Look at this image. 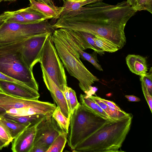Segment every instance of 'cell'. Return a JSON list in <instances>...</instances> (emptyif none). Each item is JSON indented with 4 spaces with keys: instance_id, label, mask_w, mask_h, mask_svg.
<instances>
[{
    "instance_id": "7",
    "label": "cell",
    "mask_w": 152,
    "mask_h": 152,
    "mask_svg": "<svg viewBox=\"0 0 152 152\" xmlns=\"http://www.w3.org/2000/svg\"><path fill=\"white\" fill-rule=\"evenodd\" d=\"M52 34H49L45 41L40 63L41 68L63 92L67 86L66 76L52 40Z\"/></svg>"
},
{
    "instance_id": "12",
    "label": "cell",
    "mask_w": 152,
    "mask_h": 152,
    "mask_svg": "<svg viewBox=\"0 0 152 152\" xmlns=\"http://www.w3.org/2000/svg\"><path fill=\"white\" fill-rule=\"evenodd\" d=\"M41 69L43 81L54 101L63 114L70 119L71 114L63 92L49 77L44 70L42 68Z\"/></svg>"
},
{
    "instance_id": "16",
    "label": "cell",
    "mask_w": 152,
    "mask_h": 152,
    "mask_svg": "<svg viewBox=\"0 0 152 152\" xmlns=\"http://www.w3.org/2000/svg\"><path fill=\"white\" fill-rule=\"evenodd\" d=\"M80 103L86 109L95 114L106 119L112 120L103 110L86 94H81L80 96Z\"/></svg>"
},
{
    "instance_id": "30",
    "label": "cell",
    "mask_w": 152,
    "mask_h": 152,
    "mask_svg": "<svg viewBox=\"0 0 152 152\" xmlns=\"http://www.w3.org/2000/svg\"><path fill=\"white\" fill-rule=\"evenodd\" d=\"M49 147L44 144L34 142L30 152H46Z\"/></svg>"
},
{
    "instance_id": "23",
    "label": "cell",
    "mask_w": 152,
    "mask_h": 152,
    "mask_svg": "<svg viewBox=\"0 0 152 152\" xmlns=\"http://www.w3.org/2000/svg\"><path fill=\"white\" fill-rule=\"evenodd\" d=\"M52 116L58 125L63 131L68 133L70 124V119L66 117L57 106L53 111Z\"/></svg>"
},
{
    "instance_id": "31",
    "label": "cell",
    "mask_w": 152,
    "mask_h": 152,
    "mask_svg": "<svg viewBox=\"0 0 152 152\" xmlns=\"http://www.w3.org/2000/svg\"><path fill=\"white\" fill-rule=\"evenodd\" d=\"M0 80L11 82L24 87L30 88L24 83L13 79L1 72H0Z\"/></svg>"
},
{
    "instance_id": "3",
    "label": "cell",
    "mask_w": 152,
    "mask_h": 152,
    "mask_svg": "<svg viewBox=\"0 0 152 152\" xmlns=\"http://www.w3.org/2000/svg\"><path fill=\"white\" fill-rule=\"evenodd\" d=\"M52 38L63 65L70 75L78 80L81 90L87 94L92 88L91 85L99 79L80 61V55L70 43L66 29L55 30L52 34Z\"/></svg>"
},
{
    "instance_id": "33",
    "label": "cell",
    "mask_w": 152,
    "mask_h": 152,
    "mask_svg": "<svg viewBox=\"0 0 152 152\" xmlns=\"http://www.w3.org/2000/svg\"><path fill=\"white\" fill-rule=\"evenodd\" d=\"M12 11H6L0 15V24L4 22L11 15Z\"/></svg>"
},
{
    "instance_id": "14",
    "label": "cell",
    "mask_w": 152,
    "mask_h": 152,
    "mask_svg": "<svg viewBox=\"0 0 152 152\" xmlns=\"http://www.w3.org/2000/svg\"><path fill=\"white\" fill-rule=\"evenodd\" d=\"M126 60L132 73L141 76L147 72L148 67L145 58L139 55L129 54L126 57Z\"/></svg>"
},
{
    "instance_id": "37",
    "label": "cell",
    "mask_w": 152,
    "mask_h": 152,
    "mask_svg": "<svg viewBox=\"0 0 152 152\" xmlns=\"http://www.w3.org/2000/svg\"><path fill=\"white\" fill-rule=\"evenodd\" d=\"M43 3L49 5H54V3L53 0H42Z\"/></svg>"
},
{
    "instance_id": "42",
    "label": "cell",
    "mask_w": 152,
    "mask_h": 152,
    "mask_svg": "<svg viewBox=\"0 0 152 152\" xmlns=\"http://www.w3.org/2000/svg\"><path fill=\"white\" fill-rule=\"evenodd\" d=\"M29 0V1L30 0ZM34 0V1H37L41 2H42L43 3L42 1V0Z\"/></svg>"
},
{
    "instance_id": "10",
    "label": "cell",
    "mask_w": 152,
    "mask_h": 152,
    "mask_svg": "<svg viewBox=\"0 0 152 152\" xmlns=\"http://www.w3.org/2000/svg\"><path fill=\"white\" fill-rule=\"evenodd\" d=\"M42 119L26 127L14 139L11 148L13 152H30L34 143L37 126Z\"/></svg>"
},
{
    "instance_id": "13",
    "label": "cell",
    "mask_w": 152,
    "mask_h": 152,
    "mask_svg": "<svg viewBox=\"0 0 152 152\" xmlns=\"http://www.w3.org/2000/svg\"><path fill=\"white\" fill-rule=\"evenodd\" d=\"M48 102L27 99L6 94L0 91V107L6 111L11 108L35 107L44 105Z\"/></svg>"
},
{
    "instance_id": "44",
    "label": "cell",
    "mask_w": 152,
    "mask_h": 152,
    "mask_svg": "<svg viewBox=\"0 0 152 152\" xmlns=\"http://www.w3.org/2000/svg\"><path fill=\"white\" fill-rule=\"evenodd\" d=\"M2 1V0H0V2H1Z\"/></svg>"
},
{
    "instance_id": "9",
    "label": "cell",
    "mask_w": 152,
    "mask_h": 152,
    "mask_svg": "<svg viewBox=\"0 0 152 152\" xmlns=\"http://www.w3.org/2000/svg\"><path fill=\"white\" fill-rule=\"evenodd\" d=\"M62 131L52 115L46 116L37 126L34 143L38 142L50 146Z\"/></svg>"
},
{
    "instance_id": "35",
    "label": "cell",
    "mask_w": 152,
    "mask_h": 152,
    "mask_svg": "<svg viewBox=\"0 0 152 152\" xmlns=\"http://www.w3.org/2000/svg\"><path fill=\"white\" fill-rule=\"evenodd\" d=\"M98 60L95 57L92 58L89 62L91 63L97 69L100 71H103V70L101 65L97 62Z\"/></svg>"
},
{
    "instance_id": "8",
    "label": "cell",
    "mask_w": 152,
    "mask_h": 152,
    "mask_svg": "<svg viewBox=\"0 0 152 152\" xmlns=\"http://www.w3.org/2000/svg\"><path fill=\"white\" fill-rule=\"evenodd\" d=\"M51 33L46 32L35 35L7 45L19 51L25 63L32 70L35 64L40 62L44 43Z\"/></svg>"
},
{
    "instance_id": "20",
    "label": "cell",
    "mask_w": 152,
    "mask_h": 152,
    "mask_svg": "<svg viewBox=\"0 0 152 152\" xmlns=\"http://www.w3.org/2000/svg\"><path fill=\"white\" fill-rule=\"evenodd\" d=\"M0 119L8 129L13 139L28 127L24 124L5 118L3 116Z\"/></svg>"
},
{
    "instance_id": "43",
    "label": "cell",
    "mask_w": 152,
    "mask_h": 152,
    "mask_svg": "<svg viewBox=\"0 0 152 152\" xmlns=\"http://www.w3.org/2000/svg\"><path fill=\"white\" fill-rule=\"evenodd\" d=\"M71 0V1H78L83 0Z\"/></svg>"
},
{
    "instance_id": "11",
    "label": "cell",
    "mask_w": 152,
    "mask_h": 152,
    "mask_svg": "<svg viewBox=\"0 0 152 152\" xmlns=\"http://www.w3.org/2000/svg\"><path fill=\"white\" fill-rule=\"evenodd\" d=\"M0 91L11 96L27 99L38 100L40 97L38 91L31 88L24 87L11 82L0 80Z\"/></svg>"
},
{
    "instance_id": "1",
    "label": "cell",
    "mask_w": 152,
    "mask_h": 152,
    "mask_svg": "<svg viewBox=\"0 0 152 152\" xmlns=\"http://www.w3.org/2000/svg\"><path fill=\"white\" fill-rule=\"evenodd\" d=\"M136 12L126 1L111 5L101 0L60 14L53 26L55 29L63 28L98 36L121 49L126 43L125 26Z\"/></svg>"
},
{
    "instance_id": "19",
    "label": "cell",
    "mask_w": 152,
    "mask_h": 152,
    "mask_svg": "<svg viewBox=\"0 0 152 152\" xmlns=\"http://www.w3.org/2000/svg\"><path fill=\"white\" fill-rule=\"evenodd\" d=\"M46 116L43 114H34L26 116H15L6 113L3 117L5 118L28 126L38 121Z\"/></svg>"
},
{
    "instance_id": "26",
    "label": "cell",
    "mask_w": 152,
    "mask_h": 152,
    "mask_svg": "<svg viewBox=\"0 0 152 152\" xmlns=\"http://www.w3.org/2000/svg\"><path fill=\"white\" fill-rule=\"evenodd\" d=\"M132 7L136 12L146 10L152 13V0H137Z\"/></svg>"
},
{
    "instance_id": "21",
    "label": "cell",
    "mask_w": 152,
    "mask_h": 152,
    "mask_svg": "<svg viewBox=\"0 0 152 152\" xmlns=\"http://www.w3.org/2000/svg\"><path fill=\"white\" fill-rule=\"evenodd\" d=\"M68 133L62 131L54 140L46 152H62L67 142Z\"/></svg>"
},
{
    "instance_id": "15",
    "label": "cell",
    "mask_w": 152,
    "mask_h": 152,
    "mask_svg": "<svg viewBox=\"0 0 152 152\" xmlns=\"http://www.w3.org/2000/svg\"><path fill=\"white\" fill-rule=\"evenodd\" d=\"M30 6L38 10L49 19H58L59 17L63 7L55 5H49L42 2L33 0H29Z\"/></svg>"
},
{
    "instance_id": "28",
    "label": "cell",
    "mask_w": 152,
    "mask_h": 152,
    "mask_svg": "<svg viewBox=\"0 0 152 152\" xmlns=\"http://www.w3.org/2000/svg\"><path fill=\"white\" fill-rule=\"evenodd\" d=\"M4 21L7 22L20 23H36L27 20L20 14L18 10L12 11L11 15Z\"/></svg>"
},
{
    "instance_id": "32",
    "label": "cell",
    "mask_w": 152,
    "mask_h": 152,
    "mask_svg": "<svg viewBox=\"0 0 152 152\" xmlns=\"http://www.w3.org/2000/svg\"><path fill=\"white\" fill-rule=\"evenodd\" d=\"M98 99L101 101L102 102L109 107L113 108L115 110H119L122 111V110L114 102L106 100L98 96Z\"/></svg>"
},
{
    "instance_id": "25",
    "label": "cell",
    "mask_w": 152,
    "mask_h": 152,
    "mask_svg": "<svg viewBox=\"0 0 152 152\" xmlns=\"http://www.w3.org/2000/svg\"><path fill=\"white\" fill-rule=\"evenodd\" d=\"M13 140L8 129L0 119V140L6 147Z\"/></svg>"
},
{
    "instance_id": "40",
    "label": "cell",
    "mask_w": 152,
    "mask_h": 152,
    "mask_svg": "<svg viewBox=\"0 0 152 152\" xmlns=\"http://www.w3.org/2000/svg\"><path fill=\"white\" fill-rule=\"evenodd\" d=\"M5 147V145L0 140V149H1Z\"/></svg>"
},
{
    "instance_id": "41",
    "label": "cell",
    "mask_w": 152,
    "mask_h": 152,
    "mask_svg": "<svg viewBox=\"0 0 152 152\" xmlns=\"http://www.w3.org/2000/svg\"><path fill=\"white\" fill-rule=\"evenodd\" d=\"M2 1H14L17 0H2Z\"/></svg>"
},
{
    "instance_id": "6",
    "label": "cell",
    "mask_w": 152,
    "mask_h": 152,
    "mask_svg": "<svg viewBox=\"0 0 152 152\" xmlns=\"http://www.w3.org/2000/svg\"><path fill=\"white\" fill-rule=\"evenodd\" d=\"M55 30L46 20L36 23H20L4 22L0 24V47L17 42L35 35Z\"/></svg>"
},
{
    "instance_id": "2",
    "label": "cell",
    "mask_w": 152,
    "mask_h": 152,
    "mask_svg": "<svg viewBox=\"0 0 152 152\" xmlns=\"http://www.w3.org/2000/svg\"><path fill=\"white\" fill-rule=\"evenodd\" d=\"M131 114L124 117L109 121L96 131L79 144L74 152H120L131 127Z\"/></svg>"
},
{
    "instance_id": "22",
    "label": "cell",
    "mask_w": 152,
    "mask_h": 152,
    "mask_svg": "<svg viewBox=\"0 0 152 152\" xmlns=\"http://www.w3.org/2000/svg\"><path fill=\"white\" fill-rule=\"evenodd\" d=\"M101 0H83L78 1L63 0L64 4L62 6L63 9L61 14L77 10L86 5Z\"/></svg>"
},
{
    "instance_id": "27",
    "label": "cell",
    "mask_w": 152,
    "mask_h": 152,
    "mask_svg": "<svg viewBox=\"0 0 152 152\" xmlns=\"http://www.w3.org/2000/svg\"><path fill=\"white\" fill-rule=\"evenodd\" d=\"M86 39L88 43L92 47V50L96 53L102 55L104 54V52L96 46L94 40L95 35L91 33L77 31Z\"/></svg>"
},
{
    "instance_id": "18",
    "label": "cell",
    "mask_w": 152,
    "mask_h": 152,
    "mask_svg": "<svg viewBox=\"0 0 152 152\" xmlns=\"http://www.w3.org/2000/svg\"><path fill=\"white\" fill-rule=\"evenodd\" d=\"M89 96L103 110L111 119H115L121 118L130 114V113H127L123 110L121 111H119L109 107L100 101L98 99V96L92 95Z\"/></svg>"
},
{
    "instance_id": "4",
    "label": "cell",
    "mask_w": 152,
    "mask_h": 152,
    "mask_svg": "<svg viewBox=\"0 0 152 152\" xmlns=\"http://www.w3.org/2000/svg\"><path fill=\"white\" fill-rule=\"evenodd\" d=\"M109 121L111 120L95 114L80 103L70 117L67 139L68 145L72 151Z\"/></svg>"
},
{
    "instance_id": "38",
    "label": "cell",
    "mask_w": 152,
    "mask_h": 152,
    "mask_svg": "<svg viewBox=\"0 0 152 152\" xmlns=\"http://www.w3.org/2000/svg\"><path fill=\"white\" fill-rule=\"evenodd\" d=\"M137 0H127L126 1L129 5L132 6H134Z\"/></svg>"
},
{
    "instance_id": "39",
    "label": "cell",
    "mask_w": 152,
    "mask_h": 152,
    "mask_svg": "<svg viewBox=\"0 0 152 152\" xmlns=\"http://www.w3.org/2000/svg\"><path fill=\"white\" fill-rule=\"evenodd\" d=\"M6 114V110L3 108L0 107V118Z\"/></svg>"
},
{
    "instance_id": "5",
    "label": "cell",
    "mask_w": 152,
    "mask_h": 152,
    "mask_svg": "<svg viewBox=\"0 0 152 152\" xmlns=\"http://www.w3.org/2000/svg\"><path fill=\"white\" fill-rule=\"evenodd\" d=\"M0 72L38 91L32 70L25 63L20 52L9 45L0 47Z\"/></svg>"
},
{
    "instance_id": "29",
    "label": "cell",
    "mask_w": 152,
    "mask_h": 152,
    "mask_svg": "<svg viewBox=\"0 0 152 152\" xmlns=\"http://www.w3.org/2000/svg\"><path fill=\"white\" fill-rule=\"evenodd\" d=\"M71 114L77 107L80 103L77 100L75 91L70 87H68Z\"/></svg>"
},
{
    "instance_id": "34",
    "label": "cell",
    "mask_w": 152,
    "mask_h": 152,
    "mask_svg": "<svg viewBox=\"0 0 152 152\" xmlns=\"http://www.w3.org/2000/svg\"><path fill=\"white\" fill-rule=\"evenodd\" d=\"M68 87L67 86L66 87L64 90L63 92L64 94V96L67 102L68 106V107L69 108L71 114V109L69 101V98Z\"/></svg>"
},
{
    "instance_id": "24",
    "label": "cell",
    "mask_w": 152,
    "mask_h": 152,
    "mask_svg": "<svg viewBox=\"0 0 152 152\" xmlns=\"http://www.w3.org/2000/svg\"><path fill=\"white\" fill-rule=\"evenodd\" d=\"M94 40L96 46L104 52L113 53L120 49L113 43L98 36H95Z\"/></svg>"
},
{
    "instance_id": "36",
    "label": "cell",
    "mask_w": 152,
    "mask_h": 152,
    "mask_svg": "<svg viewBox=\"0 0 152 152\" xmlns=\"http://www.w3.org/2000/svg\"><path fill=\"white\" fill-rule=\"evenodd\" d=\"M125 96L130 102H137L140 101L139 98L133 95H126Z\"/></svg>"
},
{
    "instance_id": "17",
    "label": "cell",
    "mask_w": 152,
    "mask_h": 152,
    "mask_svg": "<svg viewBox=\"0 0 152 152\" xmlns=\"http://www.w3.org/2000/svg\"><path fill=\"white\" fill-rule=\"evenodd\" d=\"M18 12L27 20L38 23L49 18L31 6L18 10Z\"/></svg>"
}]
</instances>
